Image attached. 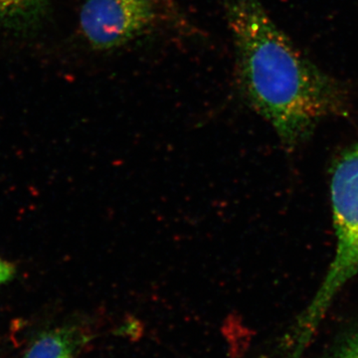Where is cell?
<instances>
[{
	"label": "cell",
	"instance_id": "1",
	"mask_svg": "<svg viewBox=\"0 0 358 358\" xmlns=\"http://www.w3.org/2000/svg\"><path fill=\"white\" fill-rule=\"evenodd\" d=\"M245 102L294 148L320 122L343 115L348 92L320 69L272 20L260 0H223Z\"/></svg>",
	"mask_w": 358,
	"mask_h": 358
},
{
	"label": "cell",
	"instance_id": "5",
	"mask_svg": "<svg viewBox=\"0 0 358 358\" xmlns=\"http://www.w3.org/2000/svg\"><path fill=\"white\" fill-rule=\"evenodd\" d=\"M50 0H0V27L23 30L38 22Z\"/></svg>",
	"mask_w": 358,
	"mask_h": 358
},
{
	"label": "cell",
	"instance_id": "3",
	"mask_svg": "<svg viewBox=\"0 0 358 358\" xmlns=\"http://www.w3.org/2000/svg\"><path fill=\"white\" fill-rule=\"evenodd\" d=\"M80 29L92 48L114 51L185 24L173 0H86Z\"/></svg>",
	"mask_w": 358,
	"mask_h": 358
},
{
	"label": "cell",
	"instance_id": "4",
	"mask_svg": "<svg viewBox=\"0 0 358 358\" xmlns=\"http://www.w3.org/2000/svg\"><path fill=\"white\" fill-rule=\"evenodd\" d=\"M86 341L80 327H57L40 334L23 358H76Z\"/></svg>",
	"mask_w": 358,
	"mask_h": 358
},
{
	"label": "cell",
	"instance_id": "7",
	"mask_svg": "<svg viewBox=\"0 0 358 358\" xmlns=\"http://www.w3.org/2000/svg\"><path fill=\"white\" fill-rule=\"evenodd\" d=\"M15 274L13 266L0 258V285L11 281Z\"/></svg>",
	"mask_w": 358,
	"mask_h": 358
},
{
	"label": "cell",
	"instance_id": "2",
	"mask_svg": "<svg viewBox=\"0 0 358 358\" xmlns=\"http://www.w3.org/2000/svg\"><path fill=\"white\" fill-rule=\"evenodd\" d=\"M336 252L326 277L305 315L315 327L339 292L358 275V143L346 150L334 167L331 182Z\"/></svg>",
	"mask_w": 358,
	"mask_h": 358
},
{
	"label": "cell",
	"instance_id": "6",
	"mask_svg": "<svg viewBox=\"0 0 358 358\" xmlns=\"http://www.w3.org/2000/svg\"><path fill=\"white\" fill-rule=\"evenodd\" d=\"M331 358H358V329L339 343Z\"/></svg>",
	"mask_w": 358,
	"mask_h": 358
}]
</instances>
